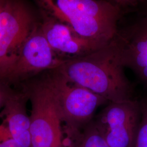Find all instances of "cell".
<instances>
[{"mask_svg": "<svg viewBox=\"0 0 147 147\" xmlns=\"http://www.w3.org/2000/svg\"><path fill=\"white\" fill-rule=\"evenodd\" d=\"M56 68L69 80L109 102L135 99L134 88L112 42L87 55L65 61Z\"/></svg>", "mask_w": 147, "mask_h": 147, "instance_id": "cell-1", "label": "cell"}, {"mask_svg": "<svg viewBox=\"0 0 147 147\" xmlns=\"http://www.w3.org/2000/svg\"><path fill=\"white\" fill-rule=\"evenodd\" d=\"M55 19L82 37L107 45L116 36L121 8L106 0H38Z\"/></svg>", "mask_w": 147, "mask_h": 147, "instance_id": "cell-2", "label": "cell"}, {"mask_svg": "<svg viewBox=\"0 0 147 147\" xmlns=\"http://www.w3.org/2000/svg\"><path fill=\"white\" fill-rule=\"evenodd\" d=\"M45 79L53 92L61 121L66 125V138L74 142L93 121L95 112L109 102L65 78L57 68Z\"/></svg>", "mask_w": 147, "mask_h": 147, "instance_id": "cell-3", "label": "cell"}, {"mask_svg": "<svg viewBox=\"0 0 147 147\" xmlns=\"http://www.w3.org/2000/svg\"><path fill=\"white\" fill-rule=\"evenodd\" d=\"M31 96V147H65L58 107L45 79L34 87Z\"/></svg>", "mask_w": 147, "mask_h": 147, "instance_id": "cell-4", "label": "cell"}, {"mask_svg": "<svg viewBox=\"0 0 147 147\" xmlns=\"http://www.w3.org/2000/svg\"><path fill=\"white\" fill-rule=\"evenodd\" d=\"M141 119L140 100L109 102L95 125L110 147H135Z\"/></svg>", "mask_w": 147, "mask_h": 147, "instance_id": "cell-5", "label": "cell"}, {"mask_svg": "<svg viewBox=\"0 0 147 147\" xmlns=\"http://www.w3.org/2000/svg\"><path fill=\"white\" fill-rule=\"evenodd\" d=\"M21 5L0 1V77L6 78L34 27Z\"/></svg>", "mask_w": 147, "mask_h": 147, "instance_id": "cell-6", "label": "cell"}, {"mask_svg": "<svg viewBox=\"0 0 147 147\" xmlns=\"http://www.w3.org/2000/svg\"><path fill=\"white\" fill-rule=\"evenodd\" d=\"M121 64L147 87V13L121 28L111 41Z\"/></svg>", "mask_w": 147, "mask_h": 147, "instance_id": "cell-7", "label": "cell"}, {"mask_svg": "<svg viewBox=\"0 0 147 147\" xmlns=\"http://www.w3.org/2000/svg\"><path fill=\"white\" fill-rule=\"evenodd\" d=\"M63 62L50 47L40 27H35L24 43L5 78L18 79L29 74L51 70Z\"/></svg>", "mask_w": 147, "mask_h": 147, "instance_id": "cell-8", "label": "cell"}, {"mask_svg": "<svg viewBox=\"0 0 147 147\" xmlns=\"http://www.w3.org/2000/svg\"><path fill=\"white\" fill-rule=\"evenodd\" d=\"M40 28L53 50L64 61L83 57L107 45L81 36L53 17L44 21Z\"/></svg>", "mask_w": 147, "mask_h": 147, "instance_id": "cell-9", "label": "cell"}, {"mask_svg": "<svg viewBox=\"0 0 147 147\" xmlns=\"http://www.w3.org/2000/svg\"><path fill=\"white\" fill-rule=\"evenodd\" d=\"M4 110V124L13 138L22 147H31V121L20 96H9Z\"/></svg>", "mask_w": 147, "mask_h": 147, "instance_id": "cell-10", "label": "cell"}, {"mask_svg": "<svg viewBox=\"0 0 147 147\" xmlns=\"http://www.w3.org/2000/svg\"><path fill=\"white\" fill-rule=\"evenodd\" d=\"M76 147H110L95 125L94 121L81 132L76 143Z\"/></svg>", "mask_w": 147, "mask_h": 147, "instance_id": "cell-11", "label": "cell"}, {"mask_svg": "<svg viewBox=\"0 0 147 147\" xmlns=\"http://www.w3.org/2000/svg\"><path fill=\"white\" fill-rule=\"evenodd\" d=\"M140 100L141 119L135 147H147V97Z\"/></svg>", "mask_w": 147, "mask_h": 147, "instance_id": "cell-12", "label": "cell"}, {"mask_svg": "<svg viewBox=\"0 0 147 147\" xmlns=\"http://www.w3.org/2000/svg\"><path fill=\"white\" fill-rule=\"evenodd\" d=\"M0 147H22L13 138L3 122L0 124Z\"/></svg>", "mask_w": 147, "mask_h": 147, "instance_id": "cell-13", "label": "cell"}, {"mask_svg": "<svg viewBox=\"0 0 147 147\" xmlns=\"http://www.w3.org/2000/svg\"><path fill=\"white\" fill-rule=\"evenodd\" d=\"M140 0H112V1L119 6L121 8L135 6Z\"/></svg>", "mask_w": 147, "mask_h": 147, "instance_id": "cell-14", "label": "cell"}, {"mask_svg": "<svg viewBox=\"0 0 147 147\" xmlns=\"http://www.w3.org/2000/svg\"><path fill=\"white\" fill-rule=\"evenodd\" d=\"M10 95L5 91V89L0 86V107L2 105H5V102Z\"/></svg>", "mask_w": 147, "mask_h": 147, "instance_id": "cell-15", "label": "cell"}, {"mask_svg": "<svg viewBox=\"0 0 147 147\" xmlns=\"http://www.w3.org/2000/svg\"><path fill=\"white\" fill-rule=\"evenodd\" d=\"M145 1H147V0H145Z\"/></svg>", "mask_w": 147, "mask_h": 147, "instance_id": "cell-16", "label": "cell"}]
</instances>
